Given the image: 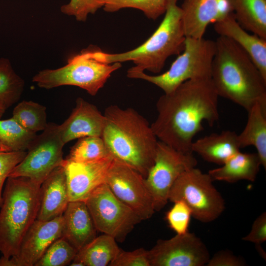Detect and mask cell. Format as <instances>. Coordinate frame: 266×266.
<instances>
[{"mask_svg": "<svg viewBox=\"0 0 266 266\" xmlns=\"http://www.w3.org/2000/svg\"><path fill=\"white\" fill-rule=\"evenodd\" d=\"M109 266H150L148 251L143 248L132 251L121 249Z\"/></svg>", "mask_w": 266, "mask_h": 266, "instance_id": "e575fe53", "label": "cell"}, {"mask_svg": "<svg viewBox=\"0 0 266 266\" xmlns=\"http://www.w3.org/2000/svg\"><path fill=\"white\" fill-rule=\"evenodd\" d=\"M241 149L238 134L224 131L204 136L192 144V152L198 153L205 161L222 165Z\"/></svg>", "mask_w": 266, "mask_h": 266, "instance_id": "44dd1931", "label": "cell"}, {"mask_svg": "<svg viewBox=\"0 0 266 266\" xmlns=\"http://www.w3.org/2000/svg\"><path fill=\"white\" fill-rule=\"evenodd\" d=\"M186 37H203L207 26L232 12L226 0H184L180 6Z\"/></svg>", "mask_w": 266, "mask_h": 266, "instance_id": "2e32d148", "label": "cell"}, {"mask_svg": "<svg viewBox=\"0 0 266 266\" xmlns=\"http://www.w3.org/2000/svg\"><path fill=\"white\" fill-rule=\"evenodd\" d=\"M244 261L228 251H221L210 257L207 266H242Z\"/></svg>", "mask_w": 266, "mask_h": 266, "instance_id": "8d00e7d4", "label": "cell"}, {"mask_svg": "<svg viewBox=\"0 0 266 266\" xmlns=\"http://www.w3.org/2000/svg\"><path fill=\"white\" fill-rule=\"evenodd\" d=\"M213 181L208 173H203L196 167L191 168L175 181L168 200L184 201L190 208L192 216L199 221H213L224 211L225 203Z\"/></svg>", "mask_w": 266, "mask_h": 266, "instance_id": "ba28073f", "label": "cell"}, {"mask_svg": "<svg viewBox=\"0 0 266 266\" xmlns=\"http://www.w3.org/2000/svg\"><path fill=\"white\" fill-rule=\"evenodd\" d=\"M169 0H103V10L114 12L132 8L143 12L148 18L156 20L165 13Z\"/></svg>", "mask_w": 266, "mask_h": 266, "instance_id": "f546056e", "label": "cell"}, {"mask_svg": "<svg viewBox=\"0 0 266 266\" xmlns=\"http://www.w3.org/2000/svg\"><path fill=\"white\" fill-rule=\"evenodd\" d=\"M148 254L150 266H203L210 258L200 238L189 231L158 240Z\"/></svg>", "mask_w": 266, "mask_h": 266, "instance_id": "4fadbf2b", "label": "cell"}, {"mask_svg": "<svg viewBox=\"0 0 266 266\" xmlns=\"http://www.w3.org/2000/svg\"><path fill=\"white\" fill-rule=\"evenodd\" d=\"M248 119L242 132L238 134L241 148L254 146L262 166L266 168V105L258 102L247 111Z\"/></svg>", "mask_w": 266, "mask_h": 266, "instance_id": "603a6c76", "label": "cell"}, {"mask_svg": "<svg viewBox=\"0 0 266 266\" xmlns=\"http://www.w3.org/2000/svg\"><path fill=\"white\" fill-rule=\"evenodd\" d=\"M178 0H169L165 17L152 35L143 44L133 50L116 54L107 53L100 49V58L106 63L132 61L134 66L128 70H148L159 73L166 60L178 55L183 50L186 36Z\"/></svg>", "mask_w": 266, "mask_h": 266, "instance_id": "277c9868", "label": "cell"}, {"mask_svg": "<svg viewBox=\"0 0 266 266\" xmlns=\"http://www.w3.org/2000/svg\"><path fill=\"white\" fill-rule=\"evenodd\" d=\"M215 41L211 79L219 97L247 111L258 102L266 105V79L250 57L228 37Z\"/></svg>", "mask_w": 266, "mask_h": 266, "instance_id": "7a4b0ae2", "label": "cell"}, {"mask_svg": "<svg viewBox=\"0 0 266 266\" xmlns=\"http://www.w3.org/2000/svg\"><path fill=\"white\" fill-rule=\"evenodd\" d=\"M36 133L22 126L12 117L0 120V144L5 151H27Z\"/></svg>", "mask_w": 266, "mask_h": 266, "instance_id": "484cf974", "label": "cell"}, {"mask_svg": "<svg viewBox=\"0 0 266 266\" xmlns=\"http://www.w3.org/2000/svg\"><path fill=\"white\" fill-rule=\"evenodd\" d=\"M262 166L257 153L237 152L221 166L209 170L213 180L234 183L240 180L254 181Z\"/></svg>", "mask_w": 266, "mask_h": 266, "instance_id": "7402d4cb", "label": "cell"}, {"mask_svg": "<svg viewBox=\"0 0 266 266\" xmlns=\"http://www.w3.org/2000/svg\"><path fill=\"white\" fill-rule=\"evenodd\" d=\"M12 117L27 130L36 133L46 127V108L33 101L23 100L13 110Z\"/></svg>", "mask_w": 266, "mask_h": 266, "instance_id": "83f0119b", "label": "cell"}, {"mask_svg": "<svg viewBox=\"0 0 266 266\" xmlns=\"http://www.w3.org/2000/svg\"><path fill=\"white\" fill-rule=\"evenodd\" d=\"M101 137L113 157L144 178L152 166L158 140L148 121L132 108L108 106Z\"/></svg>", "mask_w": 266, "mask_h": 266, "instance_id": "3957f363", "label": "cell"}, {"mask_svg": "<svg viewBox=\"0 0 266 266\" xmlns=\"http://www.w3.org/2000/svg\"><path fill=\"white\" fill-rule=\"evenodd\" d=\"M99 49L90 45L70 57L65 66L39 71L33 77V82L46 89L74 86L95 96L111 74L122 66L121 63L108 64L101 60L98 55Z\"/></svg>", "mask_w": 266, "mask_h": 266, "instance_id": "8992f818", "label": "cell"}, {"mask_svg": "<svg viewBox=\"0 0 266 266\" xmlns=\"http://www.w3.org/2000/svg\"><path fill=\"white\" fill-rule=\"evenodd\" d=\"M173 206L166 213V219L169 227L177 234L188 232L192 211L186 203L181 200L173 202Z\"/></svg>", "mask_w": 266, "mask_h": 266, "instance_id": "1f68e13d", "label": "cell"}, {"mask_svg": "<svg viewBox=\"0 0 266 266\" xmlns=\"http://www.w3.org/2000/svg\"><path fill=\"white\" fill-rule=\"evenodd\" d=\"M219 96L211 77L186 81L157 101L158 115L151 124L158 140L184 153H193L195 135L206 121L213 126L219 118Z\"/></svg>", "mask_w": 266, "mask_h": 266, "instance_id": "6da1fadb", "label": "cell"}, {"mask_svg": "<svg viewBox=\"0 0 266 266\" xmlns=\"http://www.w3.org/2000/svg\"><path fill=\"white\" fill-rule=\"evenodd\" d=\"M69 202L66 175L61 166L55 168L40 185L36 219L49 221L62 215Z\"/></svg>", "mask_w": 266, "mask_h": 266, "instance_id": "d6986e66", "label": "cell"}, {"mask_svg": "<svg viewBox=\"0 0 266 266\" xmlns=\"http://www.w3.org/2000/svg\"><path fill=\"white\" fill-rule=\"evenodd\" d=\"M64 145L59 125L48 123L42 133L31 142L25 157L8 177H26L41 184L55 168L62 166Z\"/></svg>", "mask_w": 266, "mask_h": 266, "instance_id": "8fae6325", "label": "cell"}, {"mask_svg": "<svg viewBox=\"0 0 266 266\" xmlns=\"http://www.w3.org/2000/svg\"><path fill=\"white\" fill-rule=\"evenodd\" d=\"M104 123V114L95 105L78 98L69 116L59 125L62 141L65 145L85 136L101 137Z\"/></svg>", "mask_w": 266, "mask_h": 266, "instance_id": "e0dca14e", "label": "cell"}, {"mask_svg": "<svg viewBox=\"0 0 266 266\" xmlns=\"http://www.w3.org/2000/svg\"><path fill=\"white\" fill-rule=\"evenodd\" d=\"M111 155L103 139L100 136L79 138L72 146L66 159L77 163L99 161Z\"/></svg>", "mask_w": 266, "mask_h": 266, "instance_id": "f1b7e54d", "label": "cell"}, {"mask_svg": "<svg viewBox=\"0 0 266 266\" xmlns=\"http://www.w3.org/2000/svg\"><path fill=\"white\" fill-rule=\"evenodd\" d=\"M105 183L112 193L142 220L151 218L155 212L145 178L129 166L114 158Z\"/></svg>", "mask_w": 266, "mask_h": 266, "instance_id": "7c38bea8", "label": "cell"}, {"mask_svg": "<svg viewBox=\"0 0 266 266\" xmlns=\"http://www.w3.org/2000/svg\"><path fill=\"white\" fill-rule=\"evenodd\" d=\"M104 5L103 0H70L61 6V11L68 16H74L79 22H85L90 14H95Z\"/></svg>", "mask_w": 266, "mask_h": 266, "instance_id": "d6a6232c", "label": "cell"}, {"mask_svg": "<svg viewBox=\"0 0 266 266\" xmlns=\"http://www.w3.org/2000/svg\"><path fill=\"white\" fill-rule=\"evenodd\" d=\"M27 151H5L0 148V207L2 202V188L9 174L24 159Z\"/></svg>", "mask_w": 266, "mask_h": 266, "instance_id": "836d02e7", "label": "cell"}, {"mask_svg": "<svg viewBox=\"0 0 266 266\" xmlns=\"http://www.w3.org/2000/svg\"><path fill=\"white\" fill-rule=\"evenodd\" d=\"M237 23L266 39V0H226Z\"/></svg>", "mask_w": 266, "mask_h": 266, "instance_id": "cb8c5ba5", "label": "cell"}, {"mask_svg": "<svg viewBox=\"0 0 266 266\" xmlns=\"http://www.w3.org/2000/svg\"><path fill=\"white\" fill-rule=\"evenodd\" d=\"M78 251L64 237L55 240L34 266H65L69 265Z\"/></svg>", "mask_w": 266, "mask_h": 266, "instance_id": "4dcf8cb0", "label": "cell"}, {"mask_svg": "<svg viewBox=\"0 0 266 266\" xmlns=\"http://www.w3.org/2000/svg\"><path fill=\"white\" fill-rule=\"evenodd\" d=\"M0 148L1 150V145H0Z\"/></svg>", "mask_w": 266, "mask_h": 266, "instance_id": "f35d334b", "label": "cell"}, {"mask_svg": "<svg viewBox=\"0 0 266 266\" xmlns=\"http://www.w3.org/2000/svg\"><path fill=\"white\" fill-rule=\"evenodd\" d=\"M215 48V41L186 37L183 51L166 71L151 75L143 71L128 70L127 76L147 81L159 87L164 94L169 93L186 81L211 77Z\"/></svg>", "mask_w": 266, "mask_h": 266, "instance_id": "52a82bcc", "label": "cell"}, {"mask_svg": "<svg viewBox=\"0 0 266 266\" xmlns=\"http://www.w3.org/2000/svg\"><path fill=\"white\" fill-rule=\"evenodd\" d=\"M214 23L219 35L230 38L243 49L266 79V39L249 33L237 23L232 12Z\"/></svg>", "mask_w": 266, "mask_h": 266, "instance_id": "ac0fdd59", "label": "cell"}, {"mask_svg": "<svg viewBox=\"0 0 266 266\" xmlns=\"http://www.w3.org/2000/svg\"><path fill=\"white\" fill-rule=\"evenodd\" d=\"M116 241L113 237L106 234L97 236L77 252L72 261L82 266H109L121 250Z\"/></svg>", "mask_w": 266, "mask_h": 266, "instance_id": "d4e9b609", "label": "cell"}, {"mask_svg": "<svg viewBox=\"0 0 266 266\" xmlns=\"http://www.w3.org/2000/svg\"><path fill=\"white\" fill-rule=\"evenodd\" d=\"M24 81L14 70L10 61L0 58V103L7 109L20 99Z\"/></svg>", "mask_w": 266, "mask_h": 266, "instance_id": "4316f807", "label": "cell"}, {"mask_svg": "<svg viewBox=\"0 0 266 266\" xmlns=\"http://www.w3.org/2000/svg\"><path fill=\"white\" fill-rule=\"evenodd\" d=\"M63 215L49 221L36 219L24 235L17 253L0 258V266H34L47 248L62 237Z\"/></svg>", "mask_w": 266, "mask_h": 266, "instance_id": "5bb4252c", "label": "cell"}, {"mask_svg": "<svg viewBox=\"0 0 266 266\" xmlns=\"http://www.w3.org/2000/svg\"><path fill=\"white\" fill-rule=\"evenodd\" d=\"M113 160L112 155L99 161L87 163L64 159L62 166L66 175L69 201H85L95 189L105 183Z\"/></svg>", "mask_w": 266, "mask_h": 266, "instance_id": "9a60e30c", "label": "cell"}, {"mask_svg": "<svg viewBox=\"0 0 266 266\" xmlns=\"http://www.w3.org/2000/svg\"><path fill=\"white\" fill-rule=\"evenodd\" d=\"M242 240L260 245L266 240V213L263 212L253 222L251 229Z\"/></svg>", "mask_w": 266, "mask_h": 266, "instance_id": "d590c367", "label": "cell"}, {"mask_svg": "<svg viewBox=\"0 0 266 266\" xmlns=\"http://www.w3.org/2000/svg\"><path fill=\"white\" fill-rule=\"evenodd\" d=\"M6 109L0 103V118L2 116Z\"/></svg>", "mask_w": 266, "mask_h": 266, "instance_id": "74e56055", "label": "cell"}, {"mask_svg": "<svg viewBox=\"0 0 266 266\" xmlns=\"http://www.w3.org/2000/svg\"><path fill=\"white\" fill-rule=\"evenodd\" d=\"M98 231L124 240L141 219L120 201L106 183L95 189L85 201Z\"/></svg>", "mask_w": 266, "mask_h": 266, "instance_id": "30bf717a", "label": "cell"}, {"mask_svg": "<svg viewBox=\"0 0 266 266\" xmlns=\"http://www.w3.org/2000/svg\"><path fill=\"white\" fill-rule=\"evenodd\" d=\"M197 165L193 153L179 151L158 140L154 164L145 178L155 211L166 205L170 191L177 179Z\"/></svg>", "mask_w": 266, "mask_h": 266, "instance_id": "9c48e42d", "label": "cell"}, {"mask_svg": "<svg viewBox=\"0 0 266 266\" xmlns=\"http://www.w3.org/2000/svg\"><path fill=\"white\" fill-rule=\"evenodd\" d=\"M41 184L24 177H8L0 210V252L15 255L29 228L36 219Z\"/></svg>", "mask_w": 266, "mask_h": 266, "instance_id": "5b68a950", "label": "cell"}, {"mask_svg": "<svg viewBox=\"0 0 266 266\" xmlns=\"http://www.w3.org/2000/svg\"><path fill=\"white\" fill-rule=\"evenodd\" d=\"M63 216L62 236L78 251L97 236L98 231L84 201H69Z\"/></svg>", "mask_w": 266, "mask_h": 266, "instance_id": "ffe728a7", "label": "cell"}]
</instances>
